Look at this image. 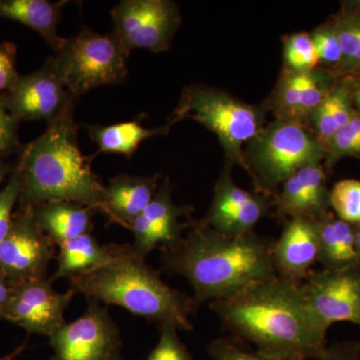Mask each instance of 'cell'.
I'll return each mask as SVG.
<instances>
[{
    "label": "cell",
    "instance_id": "d4e9b609",
    "mask_svg": "<svg viewBox=\"0 0 360 360\" xmlns=\"http://www.w3.org/2000/svg\"><path fill=\"white\" fill-rule=\"evenodd\" d=\"M329 202L338 219L352 225L360 224V181L341 180L329 193Z\"/></svg>",
    "mask_w": 360,
    "mask_h": 360
},
{
    "label": "cell",
    "instance_id": "5b68a950",
    "mask_svg": "<svg viewBox=\"0 0 360 360\" xmlns=\"http://www.w3.org/2000/svg\"><path fill=\"white\" fill-rule=\"evenodd\" d=\"M184 120L198 122L217 135L229 165H240L250 174L243 146L264 129L262 110L224 91L191 85L182 92L167 125L172 129V125Z\"/></svg>",
    "mask_w": 360,
    "mask_h": 360
},
{
    "label": "cell",
    "instance_id": "8d00e7d4",
    "mask_svg": "<svg viewBox=\"0 0 360 360\" xmlns=\"http://www.w3.org/2000/svg\"><path fill=\"white\" fill-rule=\"evenodd\" d=\"M11 291V284L8 283L6 276L0 272V312H1L7 300H8Z\"/></svg>",
    "mask_w": 360,
    "mask_h": 360
},
{
    "label": "cell",
    "instance_id": "83f0119b",
    "mask_svg": "<svg viewBox=\"0 0 360 360\" xmlns=\"http://www.w3.org/2000/svg\"><path fill=\"white\" fill-rule=\"evenodd\" d=\"M21 193L20 168L16 165L4 188L0 191V245L11 231L13 208L20 200Z\"/></svg>",
    "mask_w": 360,
    "mask_h": 360
},
{
    "label": "cell",
    "instance_id": "7402d4cb",
    "mask_svg": "<svg viewBox=\"0 0 360 360\" xmlns=\"http://www.w3.org/2000/svg\"><path fill=\"white\" fill-rule=\"evenodd\" d=\"M356 225L328 214L319 219L317 262L324 270H340L360 265L355 239Z\"/></svg>",
    "mask_w": 360,
    "mask_h": 360
},
{
    "label": "cell",
    "instance_id": "ffe728a7",
    "mask_svg": "<svg viewBox=\"0 0 360 360\" xmlns=\"http://www.w3.org/2000/svg\"><path fill=\"white\" fill-rule=\"evenodd\" d=\"M41 231L59 245L94 229V215L89 206L70 200H49L32 207Z\"/></svg>",
    "mask_w": 360,
    "mask_h": 360
},
{
    "label": "cell",
    "instance_id": "484cf974",
    "mask_svg": "<svg viewBox=\"0 0 360 360\" xmlns=\"http://www.w3.org/2000/svg\"><path fill=\"white\" fill-rule=\"evenodd\" d=\"M305 73L307 72L298 73L288 70L281 77L274 101L278 120L293 122L302 96Z\"/></svg>",
    "mask_w": 360,
    "mask_h": 360
},
{
    "label": "cell",
    "instance_id": "4fadbf2b",
    "mask_svg": "<svg viewBox=\"0 0 360 360\" xmlns=\"http://www.w3.org/2000/svg\"><path fill=\"white\" fill-rule=\"evenodd\" d=\"M4 99L16 122L45 120L49 124L75 108L77 98L63 84L51 56L34 72L20 75Z\"/></svg>",
    "mask_w": 360,
    "mask_h": 360
},
{
    "label": "cell",
    "instance_id": "f1b7e54d",
    "mask_svg": "<svg viewBox=\"0 0 360 360\" xmlns=\"http://www.w3.org/2000/svg\"><path fill=\"white\" fill-rule=\"evenodd\" d=\"M207 354L212 360H290L279 359L248 349L231 338H219L208 345Z\"/></svg>",
    "mask_w": 360,
    "mask_h": 360
},
{
    "label": "cell",
    "instance_id": "e575fe53",
    "mask_svg": "<svg viewBox=\"0 0 360 360\" xmlns=\"http://www.w3.org/2000/svg\"><path fill=\"white\" fill-rule=\"evenodd\" d=\"M18 123L7 110L4 94H0V155L18 148Z\"/></svg>",
    "mask_w": 360,
    "mask_h": 360
},
{
    "label": "cell",
    "instance_id": "cb8c5ba5",
    "mask_svg": "<svg viewBox=\"0 0 360 360\" xmlns=\"http://www.w3.org/2000/svg\"><path fill=\"white\" fill-rule=\"evenodd\" d=\"M284 61L288 71L304 73L314 70L319 59L311 35L295 33L284 41Z\"/></svg>",
    "mask_w": 360,
    "mask_h": 360
},
{
    "label": "cell",
    "instance_id": "6da1fadb",
    "mask_svg": "<svg viewBox=\"0 0 360 360\" xmlns=\"http://www.w3.org/2000/svg\"><path fill=\"white\" fill-rule=\"evenodd\" d=\"M210 309L231 338L258 354L279 359H315L326 350V335L307 307L302 283L276 276L251 284Z\"/></svg>",
    "mask_w": 360,
    "mask_h": 360
},
{
    "label": "cell",
    "instance_id": "2e32d148",
    "mask_svg": "<svg viewBox=\"0 0 360 360\" xmlns=\"http://www.w3.org/2000/svg\"><path fill=\"white\" fill-rule=\"evenodd\" d=\"M319 243V219H286L281 236L272 245L277 276L302 283L317 262Z\"/></svg>",
    "mask_w": 360,
    "mask_h": 360
},
{
    "label": "cell",
    "instance_id": "44dd1931",
    "mask_svg": "<svg viewBox=\"0 0 360 360\" xmlns=\"http://www.w3.org/2000/svg\"><path fill=\"white\" fill-rule=\"evenodd\" d=\"M65 0H0V18L16 21L39 33L54 53L60 51L66 37L58 32Z\"/></svg>",
    "mask_w": 360,
    "mask_h": 360
},
{
    "label": "cell",
    "instance_id": "8992f818",
    "mask_svg": "<svg viewBox=\"0 0 360 360\" xmlns=\"http://www.w3.org/2000/svg\"><path fill=\"white\" fill-rule=\"evenodd\" d=\"M323 143L300 122L277 120L250 141V175L258 193L274 196L300 168L321 162Z\"/></svg>",
    "mask_w": 360,
    "mask_h": 360
},
{
    "label": "cell",
    "instance_id": "4dcf8cb0",
    "mask_svg": "<svg viewBox=\"0 0 360 360\" xmlns=\"http://www.w3.org/2000/svg\"><path fill=\"white\" fill-rule=\"evenodd\" d=\"M326 94H326L322 89L321 80L314 71L305 73L302 96H300V104L295 111L293 122L302 123L305 118L311 116L314 110L319 108V104L323 101Z\"/></svg>",
    "mask_w": 360,
    "mask_h": 360
},
{
    "label": "cell",
    "instance_id": "603a6c76",
    "mask_svg": "<svg viewBox=\"0 0 360 360\" xmlns=\"http://www.w3.org/2000/svg\"><path fill=\"white\" fill-rule=\"evenodd\" d=\"M146 116L141 113L129 122L110 125L92 124L86 129L90 139L98 146V153H116L131 158L142 142L169 132L170 127L167 124L155 129L144 127L142 122Z\"/></svg>",
    "mask_w": 360,
    "mask_h": 360
},
{
    "label": "cell",
    "instance_id": "3957f363",
    "mask_svg": "<svg viewBox=\"0 0 360 360\" xmlns=\"http://www.w3.org/2000/svg\"><path fill=\"white\" fill-rule=\"evenodd\" d=\"M71 108L23 148L20 207L49 200H70L103 213L105 186L91 169L94 156L82 155L78 124Z\"/></svg>",
    "mask_w": 360,
    "mask_h": 360
},
{
    "label": "cell",
    "instance_id": "9c48e42d",
    "mask_svg": "<svg viewBox=\"0 0 360 360\" xmlns=\"http://www.w3.org/2000/svg\"><path fill=\"white\" fill-rule=\"evenodd\" d=\"M84 314L65 322L49 338L53 349L51 360H108L122 349L120 328L108 305L86 298Z\"/></svg>",
    "mask_w": 360,
    "mask_h": 360
},
{
    "label": "cell",
    "instance_id": "277c9868",
    "mask_svg": "<svg viewBox=\"0 0 360 360\" xmlns=\"http://www.w3.org/2000/svg\"><path fill=\"white\" fill-rule=\"evenodd\" d=\"M70 288L105 305L122 307L158 326L193 329L191 314L198 310L193 296L170 288L160 270L146 264L134 248L115 264L70 277Z\"/></svg>",
    "mask_w": 360,
    "mask_h": 360
},
{
    "label": "cell",
    "instance_id": "1f68e13d",
    "mask_svg": "<svg viewBox=\"0 0 360 360\" xmlns=\"http://www.w3.org/2000/svg\"><path fill=\"white\" fill-rule=\"evenodd\" d=\"M331 151L335 156L360 155V115L352 112L345 127L338 130L330 142Z\"/></svg>",
    "mask_w": 360,
    "mask_h": 360
},
{
    "label": "cell",
    "instance_id": "74e56055",
    "mask_svg": "<svg viewBox=\"0 0 360 360\" xmlns=\"http://www.w3.org/2000/svg\"><path fill=\"white\" fill-rule=\"evenodd\" d=\"M26 348V340L22 345H20V347H16L13 352H11V354L6 355V356H0V360H13L16 359L21 354V352H25Z\"/></svg>",
    "mask_w": 360,
    "mask_h": 360
},
{
    "label": "cell",
    "instance_id": "ab89813d",
    "mask_svg": "<svg viewBox=\"0 0 360 360\" xmlns=\"http://www.w3.org/2000/svg\"><path fill=\"white\" fill-rule=\"evenodd\" d=\"M108 360H125V359H124V357L122 356V349H118V350H116L115 354L111 355L110 359H108Z\"/></svg>",
    "mask_w": 360,
    "mask_h": 360
},
{
    "label": "cell",
    "instance_id": "5bb4252c",
    "mask_svg": "<svg viewBox=\"0 0 360 360\" xmlns=\"http://www.w3.org/2000/svg\"><path fill=\"white\" fill-rule=\"evenodd\" d=\"M272 206L274 196L241 188L232 179L231 167H226L215 184L212 203L200 222L226 236H245L253 232Z\"/></svg>",
    "mask_w": 360,
    "mask_h": 360
},
{
    "label": "cell",
    "instance_id": "7a4b0ae2",
    "mask_svg": "<svg viewBox=\"0 0 360 360\" xmlns=\"http://www.w3.org/2000/svg\"><path fill=\"white\" fill-rule=\"evenodd\" d=\"M272 245L255 232L226 236L193 219L186 236L160 250L161 269L188 281L198 309L203 303L231 297L251 284L277 276Z\"/></svg>",
    "mask_w": 360,
    "mask_h": 360
},
{
    "label": "cell",
    "instance_id": "d590c367",
    "mask_svg": "<svg viewBox=\"0 0 360 360\" xmlns=\"http://www.w3.org/2000/svg\"><path fill=\"white\" fill-rule=\"evenodd\" d=\"M314 360H360V341L333 343Z\"/></svg>",
    "mask_w": 360,
    "mask_h": 360
},
{
    "label": "cell",
    "instance_id": "d6986e66",
    "mask_svg": "<svg viewBox=\"0 0 360 360\" xmlns=\"http://www.w3.org/2000/svg\"><path fill=\"white\" fill-rule=\"evenodd\" d=\"M58 269L52 281L89 274L115 264L131 251L132 245H103L90 233L82 234L58 245Z\"/></svg>",
    "mask_w": 360,
    "mask_h": 360
},
{
    "label": "cell",
    "instance_id": "e0dca14e",
    "mask_svg": "<svg viewBox=\"0 0 360 360\" xmlns=\"http://www.w3.org/2000/svg\"><path fill=\"white\" fill-rule=\"evenodd\" d=\"M276 213L281 219H319L328 213L329 191L326 174L319 163L300 168L274 195Z\"/></svg>",
    "mask_w": 360,
    "mask_h": 360
},
{
    "label": "cell",
    "instance_id": "f35d334b",
    "mask_svg": "<svg viewBox=\"0 0 360 360\" xmlns=\"http://www.w3.org/2000/svg\"><path fill=\"white\" fill-rule=\"evenodd\" d=\"M1 155H0V184L6 179V175L8 174L9 172H13L11 168L9 167V165H6L4 160H2Z\"/></svg>",
    "mask_w": 360,
    "mask_h": 360
},
{
    "label": "cell",
    "instance_id": "ba28073f",
    "mask_svg": "<svg viewBox=\"0 0 360 360\" xmlns=\"http://www.w3.org/2000/svg\"><path fill=\"white\" fill-rule=\"evenodd\" d=\"M115 33L125 51H167L181 25L179 6L170 0H122L110 11Z\"/></svg>",
    "mask_w": 360,
    "mask_h": 360
},
{
    "label": "cell",
    "instance_id": "4316f807",
    "mask_svg": "<svg viewBox=\"0 0 360 360\" xmlns=\"http://www.w3.org/2000/svg\"><path fill=\"white\" fill-rule=\"evenodd\" d=\"M160 338L146 360H193V355L174 326H158Z\"/></svg>",
    "mask_w": 360,
    "mask_h": 360
},
{
    "label": "cell",
    "instance_id": "9a60e30c",
    "mask_svg": "<svg viewBox=\"0 0 360 360\" xmlns=\"http://www.w3.org/2000/svg\"><path fill=\"white\" fill-rule=\"evenodd\" d=\"M174 186L163 180L155 198L130 225L134 234L132 248L139 257L146 258L153 250H162L179 243L191 224L193 207L177 205L172 200Z\"/></svg>",
    "mask_w": 360,
    "mask_h": 360
},
{
    "label": "cell",
    "instance_id": "8fae6325",
    "mask_svg": "<svg viewBox=\"0 0 360 360\" xmlns=\"http://www.w3.org/2000/svg\"><path fill=\"white\" fill-rule=\"evenodd\" d=\"M54 253L56 245L37 224L32 208L20 207L0 245V272L11 284L46 278Z\"/></svg>",
    "mask_w": 360,
    "mask_h": 360
},
{
    "label": "cell",
    "instance_id": "f546056e",
    "mask_svg": "<svg viewBox=\"0 0 360 360\" xmlns=\"http://www.w3.org/2000/svg\"><path fill=\"white\" fill-rule=\"evenodd\" d=\"M342 59L352 65H360V15L341 21L335 28Z\"/></svg>",
    "mask_w": 360,
    "mask_h": 360
},
{
    "label": "cell",
    "instance_id": "52a82bcc",
    "mask_svg": "<svg viewBox=\"0 0 360 360\" xmlns=\"http://www.w3.org/2000/svg\"><path fill=\"white\" fill-rule=\"evenodd\" d=\"M129 56L115 33L101 34L82 27L78 34L66 37L52 58L63 84L78 98L97 87L123 84L129 75Z\"/></svg>",
    "mask_w": 360,
    "mask_h": 360
},
{
    "label": "cell",
    "instance_id": "30bf717a",
    "mask_svg": "<svg viewBox=\"0 0 360 360\" xmlns=\"http://www.w3.org/2000/svg\"><path fill=\"white\" fill-rule=\"evenodd\" d=\"M302 288L312 319L324 335L335 322L360 328V265L310 272Z\"/></svg>",
    "mask_w": 360,
    "mask_h": 360
},
{
    "label": "cell",
    "instance_id": "60d3db41",
    "mask_svg": "<svg viewBox=\"0 0 360 360\" xmlns=\"http://www.w3.org/2000/svg\"><path fill=\"white\" fill-rule=\"evenodd\" d=\"M355 101H356V103L359 104L360 108V87L356 90V92H355Z\"/></svg>",
    "mask_w": 360,
    "mask_h": 360
},
{
    "label": "cell",
    "instance_id": "b9f144b4",
    "mask_svg": "<svg viewBox=\"0 0 360 360\" xmlns=\"http://www.w3.org/2000/svg\"><path fill=\"white\" fill-rule=\"evenodd\" d=\"M359 226H360V224H359Z\"/></svg>",
    "mask_w": 360,
    "mask_h": 360
},
{
    "label": "cell",
    "instance_id": "d6a6232c",
    "mask_svg": "<svg viewBox=\"0 0 360 360\" xmlns=\"http://www.w3.org/2000/svg\"><path fill=\"white\" fill-rule=\"evenodd\" d=\"M319 61L326 63H338L342 60L340 42L335 30L319 28L311 35Z\"/></svg>",
    "mask_w": 360,
    "mask_h": 360
},
{
    "label": "cell",
    "instance_id": "7c38bea8",
    "mask_svg": "<svg viewBox=\"0 0 360 360\" xmlns=\"http://www.w3.org/2000/svg\"><path fill=\"white\" fill-rule=\"evenodd\" d=\"M52 283L46 277L11 284L0 319L13 322L28 333L51 338L65 323V310L75 295L70 288L65 292L54 290Z\"/></svg>",
    "mask_w": 360,
    "mask_h": 360
},
{
    "label": "cell",
    "instance_id": "ac0fdd59",
    "mask_svg": "<svg viewBox=\"0 0 360 360\" xmlns=\"http://www.w3.org/2000/svg\"><path fill=\"white\" fill-rule=\"evenodd\" d=\"M161 174L146 176L120 174L105 186V202L103 214L110 224L129 229L149 203L160 186Z\"/></svg>",
    "mask_w": 360,
    "mask_h": 360
},
{
    "label": "cell",
    "instance_id": "836d02e7",
    "mask_svg": "<svg viewBox=\"0 0 360 360\" xmlns=\"http://www.w3.org/2000/svg\"><path fill=\"white\" fill-rule=\"evenodd\" d=\"M20 75L16 70V45L13 42L0 44V94L13 89Z\"/></svg>",
    "mask_w": 360,
    "mask_h": 360
}]
</instances>
